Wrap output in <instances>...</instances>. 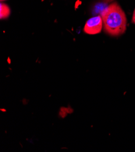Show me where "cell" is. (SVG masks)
<instances>
[{
  "instance_id": "1",
  "label": "cell",
  "mask_w": 135,
  "mask_h": 152,
  "mask_svg": "<svg viewBox=\"0 0 135 152\" xmlns=\"http://www.w3.org/2000/svg\"><path fill=\"white\" fill-rule=\"evenodd\" d=\"M101 16L105 32L112 37L124 34L127 27L126 15L117 3H113L104 9Z\"/></svg>"
},
{
  "instance_id": "2",
  "label": "cell",
  "mask_w": 135,
  "mask_h": 152,
  "mask_svg": "<svg viewBox=\"0 0 135 152\" xmlns=\"http://www.w3.org/2000/svg\"><path fill=\"white\" fill-rule=\"evenodd\" d=\"M103 27V21L101 16L98 15L90 18L85 23L84 31L88 35H96L99 34Z\"/></svg>"
},
{
  "instance_id": "3",
  "label": "cell",
  "mask_w": 135,
  "mask_h": 152,
  "mask_svg": "<svg viewBox=\"0 0 135 152\" xmlns=\"http://www.w3.org/2000/svg\"><path fill=\"white\" fill-rule=\"evenodd\" d=\"M0 6H1V13H0V18H1V20L6 19L7 17H9L10 15V8L7 5L3 3H1Z\"/></svg>"
},
{
  "instance_id": "4",
  "label": "cell",
  "mask_w": 135,
  "mask_h": 152,
  "mask_svg": "<svg viewBox=\"0 0 135 152\" xmlns=\"http://www.w3.org/2000/svg\"><path fill=\"white\" fill-rule=\"evenodd\" d=\"M132 23H134L135 24V9L134 10L133 12V17H132Z\"/></svg>"
},
{
  "instance_id": "5",
  "label": "cell",
  "mask_w": 135,
  "mask_h": 152,
  "mask_svg": "<svg viewBox=\"0 0 135 152\" xmlns=\"http://www.w3.org/2000/svg\"><path fill=\"white\" fill-rule=\"evenodd\" d=\"M114 0H104V3H109L110 2H112Z\"/></svg>"
},
{
  "instance_id": "6",
  "label": "cell",
  "mask_w": 135,
  "mask_h": 152,
  "mask_svg": "<svg viewBox=\"0 0 135 152\" xmlns=\"http://www.w3.org/2000/svg\"><path fill=\"white\" fill-rule=\"evenodd\" d=\"M5 1V0H1V1Z\"/></svg>"
}]
</instances>
